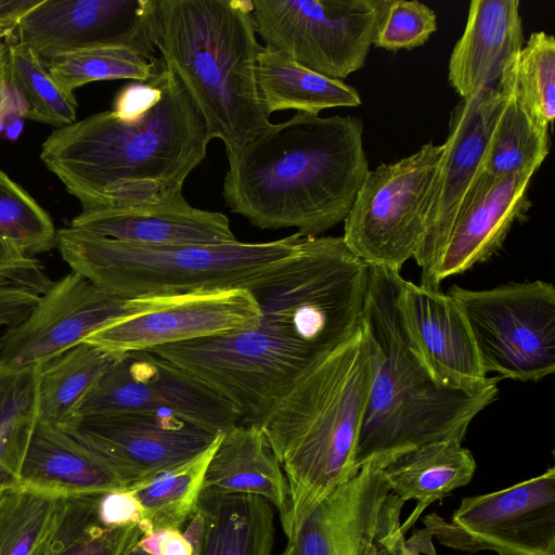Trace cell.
I'll return each instance as SVG.
<instances>
[{
	"mask_svg": "<svg viewBox=\"0 0 555 555\" xmlns=\"http://www.w3.org/2000/svg\"><path fill=\"white\" fill-rule=\"evenodd\" d=\"M370 267L343 236L304 237L298 254L250 289L260 321L250 330L151 349L260 424L314 363L360 325Z\"/></svg>",
	"mask_w": 555,
	"mask_h": 555,
	"instance_id": "cell-1",
	"label": "cell"
},
{
	"mask_svg": "<svg viewBox=\"0 0 555 555\" xmlns=\"http://www.w3.org/2000/svg\"><path fill=\"white\" fill-rule=\"evenodd\" d=\"M155 80L157 94L142 109L92 114L42 143L41 160L82 211L180 199L206 158V124L189 91L163 61Z\"/></svg>",
	"mask_w": 555,
	"mask_h": 555,
	"instance_id": "cell-2",
	"label": "cell"
},
{
	"mask_svg": "<svg viewBox=\"0 0 555 555\" xmlns=\"http://www.w3.org/2000/svg\"><path fill=\"white\" fill-rule=\"evenodd\" d=\"M222 196L262 230L320 236L348 216L369 172L363 121L297 112L227 155Z\"/></svg>",
	"mask_w": 555,
	"mask_h": 555,
	"instance_id": "cell-3",
	"label": "cell"
},
{
	"mask_svg": "<svg viewBox=\"0 0 555 555\" xmlns=\"http://www.w3.org/2000/svg\"><path fill=\"white\" fill-rule=\"evenodd\" d=\"M372 377V346L361 320L259 424L288 483L289 507L281 520L287 539L320 501L358 469L356 453Z\"/></svg>",
	"mask_w": 555,
	"mask_h": 555,
	"instance_id": "cell-4",
	"label": "cell"
},
{
	"mask_svg": "<svg viewBox=\"0 0 555 555\" xmlns=\"http://www.w3.org/2000/svg\"><path fill=\"white\" fill-rule=\"evenodd\" d=\"M145 20L160 60L182 81L199 109L208 140L227 155L271 122L257 85L250 0H147Z\"/></svg>",
	"mask_w": 555,
	"mask_h": 555,
	"instance_id": "cell-5",
	"label": "cell"
},
{
	"mask_svg": "<svg viewBox=\"0 0 555 555\" xmlns=\"http://www.w3.org/2000/svg\"><path fill=\"white\" fill-rule=\"evenodd\" d=\"M400 272L370 268L362 323L373 352V377L356 467L429 442L463 440L498 385L466 392L438 384L412 351L397 309Z\"/></svg>",
	"mask_w": 555,
	"mask_h": 555,
	"instance_id": "cell-6",
	"label": "cell"
},
{
	"mask_svg": "<svg viewBox=\"0 0 555 555\" xmlns=\"http://www.w3.org/2000/svg\"><path fill=\"white\" fill-rule=\"evenodd\" d=\"M297 232L270 242L149 246L70 225L56 231L62 259L100 288L126 299L223 289H253L299 251Z\"/></svg>",
	"mask_w": 555,
	"mask_h": 555,
	"instance_id": "cell-7",
	"label": "cell"
},
{
	"mask_svg": "<svg viewBox=\"0 0 555 555\" xmlns=\"http://www.w3.org/2000/svg\"><path fill=\"white\" fill-rule=\"evenodd\" d=\"M464 313L487 374L538 382L555 372V287L535 280L447 292Z\"/></svg>",
	"mask_w": 555,
	"mask_h": 555,
	"instance_id": "cell-8",
	"label": "cell"
},
{
	"mask_svg": "<svg viewBox=\"0 0 555 555\" xmlns=\"http://www.w3.org/2000/svg\"><path fill=\"white\" fill-rule=\"evenodd\" d=\"M443 150V143L428 142L398 162L369 170L344 220L343 238L370 268L400 272L413 258Z\"/></svg>",
	"mask_w": 555,
	"mask_h": 555,
	"instance_id": "cell-9",
	"label": "cell"
},
{
	"mask_svg": "<svg viewBox=\"0 0 555 555\" xmlns=\"http://www.w3.org/2000/svg\"><path fill=\"white\" fill-rule=\"evenodd\" d=\"M256 34L299 65L343 80L361 69L389 0H250Z\"/></svg>",
	"mask_w": 555,
	"mask_h": 555,
	"instance_id": "cell-10",
	"label": "cell"
},
{
	"mask_svg": "<svg viewBox=\"0 0 555 555\" xmlns=\"http://www.w3.org/2000/svg\"><path fill=\"white\" fill-rule=\"evenodd\" d=\"M391 459L376 456L360 465L319 502L280 555H404L405 502L383 474Z\"/></svg>",
	"mask_w": 555,
	"mask_h": 555,
	"instance_id": "cell-11",
	"label": "cell"
},
{
	"mask_svg": "<svg viewBox=\"0 0 555 555\" xmlns=\"http://www.w3.org/2000/svg\"><path fill=\"white\" fill-rule=\"evenodd\" d=\"M440 544L469 555H555V467L508 488L462 500L448 520L428 514Z\"/></svg>",
	"mask_w": 555,
	"mask_h": 555,
	"instance_id": "cell-12",
	"label": "cell"
},
{
	"mask_svg": "<svg viewBox=\"0 0 555 555\" xmlns=\"http://www.w3.org/2000/svg\"><path fill=\"white\" fill-rule=\"evenodd\" d=\"M111 412L173 416L214 436L241 423L231 401L152 350L119 354L76 415Z\"/></svg>",
	"mask_w": 555,
	"mask_h": 555,
	"instance_id": "cell-13",
	"label": "cell"
},
{
	"mask_svg": "<svg viewBox=\"0 0 555 555\" xmlns=\"http://www.w3.org/2000/svg\"><path fill=\"white\" fill-rule=\"evenodd\" d=\"M505 100L500 83L462 99L450 113L449 133L425 210L423 235L413 256L427 286L449 234L478 178Z\"/></svg>",
	"mask_w": 555,
	"mask_h": 555,
	"instance_id": "cell-14",
	"label": "cell"
},
{
	"mask_svg": "<svg viewBox=\"0 0 555 555\" xmlns=\"http://www.w3.org/2000/svg\"><path fill=\"white\" fill-rule=\"evenodd\" d=\"M260 317L249 289L140 297L138 312L99 330L85 341L121 354L247 331L259 323Z\"/></svg>",
	"mask_w": 555,
	"mask_h": 555,
	"instance_id": "cell-15",
	"label": "cell"
},
{
	"mask_svg": "<svg viewBox=\"0 0 555 555\" xmlns=\"http://www.w3.org/2000/svg\"><path fill=\"white\" fill-rule=\"evenodd\" d=\"M60 427L104 460L126 489L191 460L217 436L173 416L144 412L75 415Z\"/></svg>",
	"mask_w": 555,
	"mask_h": 555,
	"instance_id": "cell-16",
	"label": "cell"
},
{
	"mask_svg": "<svg viewBox=\"0 0 555 555\" xmlns=\"http://www.w3.org/2000/svg\"><path fill=\"white\" fill-rule=\"evenodd\" d=\"M139 309L140 298L113 295L72 271L40 295L20 324L1 334L0 365H41Z\"/></svg>",
	"mask_w": 555,
	"mask_h": 555,
	"instance_id": "cell-17",
	"label": "cell"
},
{
	"mask_svg": "<svg viewBox=\"0 0 555 555\" xmlns=\"http://www.w3.org/2000/svg\"><path fill=\"white\" fill-rule=\"evenodd\" d=\"M146 1L40 0L20 20L15 39L47 59L126 47L158 62L145 20Z\"/></svg>",
	"mask_w": 555,
	"mask_h": 555,
	"instance_id": "cell-18",
	"label": "cell"
},
{
	"mask_svg": "<svg viewBox=\"0 0 555 555\" xmlns=\"http://www.w3.org/2000/svg\"><path fill=\"white\" fill-rule=\"evenodd\" d=\"M397 309L412 351L441 386L480 392L498 385L488 377L467 320L448 294L404 279Z\"/></svg>",
	"mask_w": 555,
	"mask_h": 555,
	"instance_id": "cell-19",
	"label": "cell"
},
{
	"mask_svg": "<svg viewBox=\"0 0 555 555\" xmlns=\"http://www.w3.org/2000/svg\"><path fill=\"white\" fill-rule=\"evenodd\" d=\"M534 171L507 176L481 172L434 268L428 288L491 258L516 221L527 217L528 188Z\"/></svg>",
	"mask_w": 555,
	"mask_h": 555,
	"instance_id": "cell-20",
	"label": "cell"
},
{
	"mask_svg": "<svg viewBox=\"0 0 555 555\" xmlns=\"http://www.w3.org/2000/svg\"><path fill=\"white\" fill-rule=\"evenodd\" d=\"M77 230L137 245H210L234 242L228 217L191 206L182 197L164 204L81 211Z\"/></svg>",
	"mask_w": 555,
	"mask_h": 555,
	"instance_id": "cell-21",
	"label": "cell"
},
{
	"mask_svg": "<svg viewBox=\"0 0 555 555\" xmlns=\"http://www.w3.org/2000/svg\"><path fill=\"white\" fill-rule=\"evenodd\" d=\"M524 43L518 0H473L449 61L448 80L462 99L498 86Z\"/></svg>",
	"mask_w": 555,
	"mask_h": 555,
	"instance_id": "cell-22",
	"label": "cell"
},
{
	"mask_svg": "<svg viewBox=\"0 0 555 555\" xmlns=\"http://www.w3.org/2000/svg\"><path fill=\"white\" fill-rule=\"evenodd\" d=\"M16 488L68 498L121 490L126 486L99 455L61 427L38 420Z\"/></svg>",
	"mask_w": 555,
	"mask_h": 555,
	"instance_id": "cell-23",
	"label": "cell"
},
{
	"mask_svg": "<svg viewBox=\"0 0 555 555\" xmlns=\"http://www.w3.org/2000/svg\"><path fill=\"white\" fill-rule=\"evenodd\" d=\"M202 494H246L264 499L282 520L289 490L282 466L259 424L240 423L221 435L207 466Z\"/></svg>",
	"mask_w": 555,
	"mask_h": 555,
	"instance_id": "cell-24",
	"label": "cell"
},
{
	"mask_svg": "<svg viewBox=\"0 0 555 555\" xmlns=\"http://www.w3.org/2000/svg\"><path fill=\"white\" fill-rule=\"evenodd\" d=\"M183 534L194 555H271L272 505L256 495L201 494Z\"/></svg>",
	"mask_w": 555,
	"mask_h": 555,
	"instance_id": "cell-25",
	"label": "cell"
},
{
	"mask_svg": "<svg viewBox=\"0 0 555 555\" xmlns=\"http://www.w3.org/2000/svg\"><path fill=\"white\" fill-rule=\"evenodd\" d=\"M476 470L472 452L457 439H444L395 455L383 468L391 491L403 502L416 501V507L401 526L406 531L422 512L454 489L467 485Z\"/></svg>",
	"mask_w": 555,
	"mask_h": 555,
	"instance_id": "cell-26",
	"label": "cell"
},
{
	"mask_svg": "<svg viewBox=\"0 0 555 555\" xmlns=\"http://www.w3.org/2000/svg\"><path fill=\"white\" fill-rule=\"evenodd\" d=\"M257 85L269 116L284 109L319 115L326 108L361 104L356 88L312 72L266 46L258 54Z\"/></svg>",
	"mask_w": 555,
	"mask_h": 555,
	"instance_id": "cell-27",
	"label": "cell"
},
{
	"mask_svg": "<svg viewBox=\"0 0 555 555\" xmlns=\"http://www.w3.org/2000/svg\"><path fill=\"white\" fill-rule=\"evenodd\" d=\"M11 93L20 114L61 128L76 121L77 100L54 81L42 57L15 37L0 44V95Z\"/></svg>",
	"mask_w": 555,
	"mask_h": 555,
	"instance_id": "cell-28",
	"label": "cell"
},
{
	"mask_svg": "<svg viewBox=\"0 0 555 555\" xmlns=\"http://www.w3.org/2000/svg\"><path fill=\"white\" fill-rule=\"evenodd\" d=\"M516 61L517 57L499 81L505 100L482 165V172L492 176L535 172L550 152L548 127L534 119L516 92Z\"/></svg>",
	"mask_w": 555,
	"mask_h": 555,
	"instance_id": "cell-29",
	"label": "cell"
},
{
	"mask_svg": "<svg viewBox=\"0 0 555 555\" xmlns=\"http://www.w3.org/2000/svg\"><path fill=\"white\" fill-rule=\"evenodd\" d=\"M119 354L82 341L39 365L38 420L62 426Z\"/></svg>",
	"mask_w": 555,
	"mask_h": 555,
	"instance_id": "cell-30",
	"label": "cell"
},
{
	"mask_svg": "<svg viewBox=\"0 0 555 555\" xmlns=\"http://www.w3.org/2000/svg\"><path fill=\"white\" fill-rule=\"evenodd\" d=\"M221 435L191 460L160 473L130 490L143 508L141 535L153 530L180 529L195 513L203 491L207 466L220 442Z\"/></svg>",
	"mask_w": 555,
	"mask_h": 555,
	"instance_id": "cell-31",
	"label": "cell"
},
{
	"mask_svg": "<svg viewBox=\"0 0 555 555\" xmlns=\"http://www.w3.org/2000/svg\"><path fill=\"white\" fill-rule=\"evenodd\" d=\"M39 365H0V494L16 488L21 464L38 421Z\"/></svg>",
	"mask_w": 555,
	"mask_h": 555,
	"instance_id": "cell-32",
	"label": "cell"
},
{
	"mask_svg": "<svg viewBox=\"0 0 555 555\" xmlns=\"http://www.w3.org/2000/svg\"><path fill=\"white\" fill-rule=\"evenodd\" d=\"M100 494L65 499L57 524L40 555H127L135 546L141 537L138 526L100 525L96 517Z\"/></svg>",
	"mask_w": 555,
	"mask_h": 555,
	"instance_id": "cell-33",
	"label": "cell"
},
{
	"mask_svg": "<svg viewBox=\"0 0 555 555\" xmlns=\"http://www.w3.org/2000/svg\"><path fill=\"white\" fill-rule=\"evenodd\" d=\"M65 499L13 488L0 494V555H40Z\"/></svg>",
	"mask_w": 555,
	"mask_h": 555,
	"instance_id": "cell-34",
	"label": "cell"
},
{
	"mask_svg": "<svg viewBox=\"0 0 555 555\" xmlns=\"http://www.w3.org/2000/svg\"><path fill=\"white\" fill-rule=\"evenodd\" d=\"M44 64L59 87L74 93L75 89L92 81L147 82L159 70L162 60L152 62L126 47H102L54 56Z\"/></svg>",
	"mask_w": 555,
	"mask_h": 555,
	"instance_id": "cell-35",
	"label": "cell"
},
{
	"mask_svg": "<svg viewBox=\"0 0 555 555\" xmlns=\"http://www.w3.org/2000/svg\"><path fill=\"white\" fill-rule=\"evenodd\" d=\"M0 241L33 257L56 247V230L49 214L2 170Z\"/></svg>",
	"mask_w": 555,
	"mask_h": 555,
	"instance_id": "cell-36",
	"label": "cell"
},
{
	"mask_svg": "<svg viewBox=\"0 0 555 555\" xmlns=\"http://www.w3.org/2000/svg\"><path fill=\"white\" fill-rule=\"evenodd\" d=\"M516 92L534 119L550 127L555 117V39L544 31L530 35L515 70Z\"/></svg>",
	"mask_w": 555,
	"mask_h": 555,
	"instance_id": "cell-37",
	"label": "cell"
},
{
	"mask_svg": "<svg viewBox=\"0 0 555 555\" xmlns=\"http://www.w3.org/2000/svg\"><path fill=\"white\" fill-rule=\"evenodd\" d=\"M437 30L434 10L417 0H389L374 46L388 51L412 50Z\"/></svg>",
	"mask_w": 555,
	"mask_h": 555,
	"instance_id": "cell-38",
	"label": "cell"
},
{
	"mask_svg": "<svg viewBox=\"0 0 555 555\" xmlns=\"http://www.w3.org/2000/svg\"><path fill=\"white\" fill-rule=\"evenodd\" d=\"M0 279L43 295L53 284L41 262L12 244L0 241Z\"/></svg>",
	"mask_w": 555,
	"mask_h": 555,
	"instance_id": "cell-39",
	"label": "cell"
},
{
	"mask_svg": "<svg viewBox=\"0 0 555 555\" xmlns=\"http://www.w3.org/2000/svg\"><path fill=\"white\" fill-rule=\"evenodd\" d=\"M100 525L107 528L140 526L143 521V508L128 489L101 493L96 505Z\"/></svg>",
	"mask_w": 555,
	"mask_h": 555,
	"instance_id": "cell-40",
	"label": "cell"
},
{
	"mask_svg": "<svg viewBox=\"0 0 555 555\" xmlns=\"http://www.w3.org/2000/svg\"><path fill=\"white\" fill-rule=\"evenodd\" d=\"M40 295L0 279V327L20 324L34 309Z\"/></svg>",
	"mask_w": 555,
	"mask_h": 555,
	"instance_id": "cell-41",
	"label": "cell"
},
{
	"mask_svg": "<svg viewBox=\"0 0 555 555\" xmlns=\"http://www.w3.org/2000/svg\"><path fill=\"white\" fill-rule=\"evenodd\" d=\"M137 546L149 555H194L191 542L180 529L153 530L142 534Z\"/></svg>",
	"mask_w": 555,
	"mask_h": 555,
	"instance_id": "cell-42",
	"label": "cell"
},
{
	"mask_svg": "<svg viewBox=\"0 0 555 555\" xmlns=\"http://www.w3.org/2000/svg\"><path fill=\"white\" fill-rule=\"evenodd\" d=\"M40 0H0V44L15 37L22 16Z\"/></svg>",
	"mask_w": 555,
	"mask_h": 555,
	"instance_id": "cell-43",
	"label": "cell"
},
{
	"mask_svg": "<svg viewBox=\"0 0 555 555\" xmlns=\"http://www.w3.org/2000/svg\"><path fill=\"white\" fill-rule=\"evenodd\" d=\"M431 534L426 529L414 533L405 540V546L411 555H437L431 542Z\"/></svg>",
	"mask_w": 555,
	"mask_h": 555,
	"instance_id": "cell-44",
	"label": "cell"
},
{
	"mask_svg": "<svg viewBox=\"0 0 555 555\" xmlns=\"http://www.w3.org/2000/svg\"><path fill=\"white\" fill-rule=\"evenodd\" d=\"M127 555H149V554H146L145 552H143V551H142L140 547H138V546H137V544H135V546H134L133 548H131V550L127 553Z\"/></svg>",
	"mask_w": 555,
	"mask_h": 555,
	"instance_id": "cell-45",
	"label": "cell"
},
{
	"mask_svg": "<svg viewBox=\"0 0 555 555\" xmlns=\"http://www.w3.org/2000/svg\"><path fill=\"white\" fill-rule=\"evenodd\" d=\"M0 337H1V334H0Z\"/></svg>",
	"mask_w": 555,
	"mask_h": 555,
	"instance_id": "cell-46",
	"label": "cell"
},
{
	"mask_svg": "<svg viewBox=\"0 0 555 555\" xmlns=\"http://www.w3.org/2000/svg\"><path fill=\"white\" fill-rule=\"evenodd\" d=\"M406 555V554H405Z\"/></svg>",
	"mask_w": 555,
	"mask_h": 555,
	"instance_id": "cell-47",
	"label": "cell"
}]
</instances>
